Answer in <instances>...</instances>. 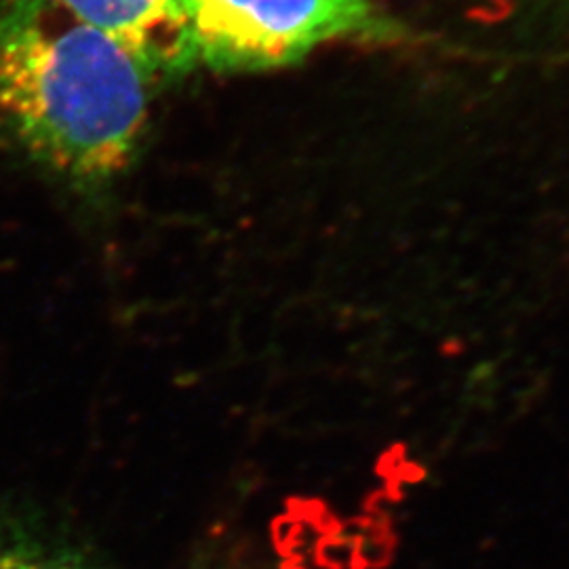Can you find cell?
<instances>
[{
    "mask_svg": "<svg viewBox=\"0 0 569 569\" xmlns=\"http://www.w3.org/2000/svg\"><path fill=\"white\" fill-rule=\"evenodd\" d=\"M197 63L264 72L327 42H399L406 28L371 0H180Z\"/></svg>",
    "mask_w": 569,
    "mask_h": 569,
    "instance_id": "obj_2",
    "label": "cell"
},
{
    "mask_svg": "<svg viewBox=\"0 0 569 569\" xmlns=\"http://www.w3.org/2000/svg\"><path fill=\"white\" fill-rule=\"evenodd\" d=\"M0 569H79L74 563H66L56 557H44L41 552L13 549L0 545Z\"/></svg>",
    "mask_w": 569,
    "mask_h": 569,
    "instance_id": "obj_4",
    "label": "cell"
},
{
    "mask_svg": "<svg viewBox=\"0 0 569 569\" xmlns=\"http://www.w3.org/2000/svg\"><path fill=\"white\" fill-rule=\"evenodd\" d=\"M72 16L121 44L152 81L178 79L197 66L180 0H58Z\"/></svg>",
    "mask_w": 569,
    "mask_h": 569,
    "instance_id": "obj_3",
    "label": "cell"
},
{
    "mask_svg": "<svg viewBox=\"0 0 569 569\" xmlns=\"http://www.w3.org/2000/svg\"><path fill=\"white\" fill-rule=\"evenodd\" d=\"M150 74L58 0H0V127L70 182H110L131 164Z\"/></svg>",
    "mask_w": 569,
    "mask_h": 569,
    "instance_id": "obj_1",
    "label": "cell"
}]
</instances>
